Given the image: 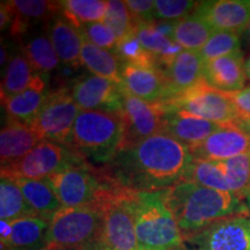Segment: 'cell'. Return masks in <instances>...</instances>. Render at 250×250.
Returning a JSON list of instances; mask_svg holds the SVG:
<instances>
[{"mask_svg":"<svg viewBox=\"0 0 250 250\" xmlns=\"http://www.w3.org/2000/svg\"><path fill=\"white\" fill-rule=\"evenodd\" d=\"M193 156L166 132L121 148L102 166L117 186L134 192L162 191L186 181Z\"/></svg>","mask_w":250,"mask_h":250,"instance_id":"1","label":"cell"},{"mask_svg":"<svg viewBox=\"0 0 250 250\" xmlns=\"http://www.w3.org/2000/svg\"><path fill=\"white\" fill-rule=\"evenodd\" d=\"M164 196L166 205L183 234L184 241L220 219L250 213L248 206L239 196L191 181H182L164 190Z\"/></svg>","mask_w":250,"mask_h":250,"instance_id":"2","label":"cell"},{"mask_svg":"<svg viewBox=\"0 0 250 250\" xmlns=\"http://www.w3.org/2000/svg\"><path fill=\"white\" fill-rule=\"evenodd\" d=\"M124 132V120L121 114L81 110L66 146L88 164L105 166L121 149Z\"/></svg>","mask_w":250,"mask_h":250,"instance_id":"3","label":"cell"},{"mask_svg":"<svg viewBox=\"0 0 250 250\" xmlns=\"http://www.w3.org/2000/svg\"><path fill=\"white\" fill-rule=\"evenodd\" d=\"M139 250H175L184 236L165 202L164 190L130 192Z\"/></svg>","mask_w":250,"mask_h":250,"instance_id":"4","label":"cell"},{"mask_svg":"<svg viewBox=\"0 0 250 250\" xmlns=\"http://www.w3.org/2000/svg\"><path fill=\"white\" fill-rule=\"evenodd\" d=\"M46 180L62 208L104 203L124 189L110 179L104 168L90 164L68 167Z\"/></svg>","mask_w":250,"mask_h":250,"instance_id":"5","label":"cell"},{"mask_svg":"<svg viewBox=\"0 0 250 250\" xmlns=\"http://www.w3.org/2000/svg\"><path fill=\"white\" fill-rule=\"evenodd\" d=\"M105 203L62 208L49 221L46 246L55 250H83L99 242Z\"/></svg>","mask_w":250,"mask_h":250,"instance_id":"6","label":"cell"},{"mask_svg":"<svg viewBox=\"0 0 250 250\" xmlns=\"http://www.w3.org/2000/svg\"><path fill=\"white\" fill-rule=\"evenodd\" d=\"M186 181L245 199L250 192V153L221 161L193 159Z\"/></svg>","mask_w":250,"mask_h":250,"instance_id":"7","label":"cell"},{"mask_svg":"<svg viewBox=\"0 0 250 250\" xmlns=\"http://www.w3.org/2000/svg\"><path fill=\"white\" fill-rule=\"evenodd\" d=\"M159 104L165 112H180L217 124L232 123L239 120L228 94L212 88L204 79L187 92Z\"/></svg>","mask_w":250,"mask_h":250,"instance_id":"8","label":"cell"},{"mask_svg":"<svg viewBox=\"0 0 250 250\" xmlns=\"http://www.w3.org/2000/svg\"><path fill=\"white\" fill-rule=\"evenodd\" d=\"M86 164L88 162L68 146L42 140L22 159L8 167L1 168V176L43 180L68 167Z\"/></svg>","mask_w":250,"mask_h":250,"instance_id":"9","label":"cell"},{"mask_svg":"<svg viewBox=\"0 0 250 250\" xmlns=\"http://www.w3.org/2000/svg\"><path fill=\"white\" fill-rule=\"evenodd\" d=\"M80 111L70 88L59 87L49 93L42 109L29 125L41 140L67 145Z\"/></svg>","mask_w":250,"mask_h":250,"instance_id":"10","label":"cell"},{"mask_svg":"<svg viewBox=\"0 0 250 250\" xmlns=\"http://www.w3.org/2000/svg\"><path fill=\"white\" fill-rule=\"evenodd\" d=\"M130 190L122 189L108 199L100 241L108 250H139Z\"/></svg>","mask_w":250,"mask_h":250,"instance_id":"11","label":"cell"},{"mask_svg":"<svg viewBox=\"0 0 250 250\" xmlns=\"http://www.w3.org/2000/svg\"><path fill=\"white\" fill-rule=\"evenodd\" d=\"M192 250H250L249 215L220 219L186 239Z\"/></svg>","mask_w":250,"mask_h":250,"instance_id":"12","label":"cell"},{"mask_svg":"<svg viewBox=\"0 0 250 250\" xmlns=\"http://www.w3.org/2000/svg\"><path fill=\"white\" fill-rule=\"evenodd\" d=\"M122 87L125 132L122 147L134 145L148 137L162 132L165 110L159 103H149L137 98Z\"/></svg>","mask_w":250,"mask_h":250,"instance_id":"13","label":"cell"},{"mask_svg":"<svg viewBox=\"0 0 250 250\" xmlns=\"http://www.w3.org/2000/svg\"><path fill=\"white\" fill-rule=\"evenodd\" d=\"M72 98L81 110L107 111L121 114L123 111L122 87L120 83L95 74H85L71 85Z\"/></svg>","mask_w":250,"mask_h":250,"instance_id":"14","label":"cell"},{"mask_svg":"<svg viewBox=\"0 0 250 250\" xmlns=\"http://www.w3.org/2000/svg\"><path fill=\"white\" fill-rule=\"evenodd\" d=\"M193 159L221 161L250 153V131L239 120L221 124L204 142L190 149Z\"/></svg>","mask_w":250,"mask_h":250,"instance_id":"15","label":"cell"},{"mask_svg":"<svg viewBox=\"0 0 250 250\" xmlns=\"http://www.w3.org/2000/svg\"><path fill=\"white\" fill-rule=\"evenodd\" d=\"M193 14L215 31H230L241 36L250 22V0L199 1Z\"/></svg>","mask_w":250,"mask_h":250,"instance_id":"16","label":"cell"},{"mask_svg":"<svg viewBox=\"0 0 250 250\" xmlns=\"http://www.w3.org/2000/svg\"><path fill=\"white\" fill-rule=\"evenodd\" d=\"M122 86L127 92L149 103H162L170 98L167 77L160 68L122 64Z\"/></svg>","mask_w":250,"mask_h":250,"instance_id":"17","label":"cell"},{"mask_svg":"<svg viewBox=\"0 0 250 250\" xmlns=\"http://www.w3.org/2000/svg\"><path fill=\"white\" fill-rule=\"evenodd\" d=\"M245 62L242 51L204 62L203 79L212 88L220 92H239L246 88Z\"/></svg>","mask_w":250,"mask_h":250,"instance_id":"18","label":"cell"},{"mask_svg":"<svg viewBox=\"0 0 250 250\" xmlns=\"http://www.w3.org/2000/svg\"><path fill=\"white\" fill-rule=\"evenodd\" d=\"M13 11V20L9 33L13 39L21 40L28 33L33 23H49L62 13L61 1L46 0H11L8 1Z\"/></svg>","mask_w":250,"mask_h":250,"instance_id":"19","label":"cell"},{"mask_svg":"<svg viewBox=\"0 0 250 250\" xmlns=\"http://www.w3.org/2000/svg\"><path fill=\"white\" fill-rule=\"evenodd\" d=\"M42 142L29 124L7 118L0 131L1 168L15 164Z\"/></svg>","mask_w":250,"mask_h":250,"instance_id":"20","label":"cell"},{"mask_svg":"<svg viewBox=\"0 0 250 250\" xmlns=\"http://www.w3.org/2000/svg\"><path fill=\"white\" fill-rule=\"evenodd\" d=\"M220 125L180 112H166L162 132L169 134L189 149H192L218 130Z\"/></svg>","mask_w":250,"mask_h":250,"instance_id":"21","label":"cell"},{"mask_svg":"<svg viewBox=\"0 0 250 250\" xmlns=\"http://www.w3.org/2000/svg\"><path fill=\"white\" fill-rule=\"evenodd\" d=\"M45 26L46 33L62 64L72 68L80 67L83 39L79 30L72 26L62 13L55 17Z\"/></svg>","mask_w":250,"mask_h":250,"instance_id":"22","label":"cell"},{"mask_svg":"<svg viewBox=\"0 0 250 250\" xmlns=\"http://www.w3.org/2000/svg\"><path fill=\"white\" fill-rule=\"evenodd\" d=\"M45 80L36 74L33 83L23 92L1 101L7 118L30 124L37 116L49 96Z\"/></svg>","mask_w":250,"mask_h":250,"instance_id":"23","label":"cell"},{"mask_svg":"<svg viewBox=\"0 0 250 250\" xmlns=\"http://www.w3.org/2000/svg\"><path fill=\"white\" fill-rule=\"evenodd\" d=\"M203 70L204 61L199 52L190 50L181 51L165 71L170 89L169 99L187 92L201 83Z\"/></svg>","mask_w":250,"mask_h":250,"instance_id":"24","label":"cell"},{"mask_svg":"<svg viewBox=\"0 0 250 250\" xmlns=\"http://www.w3.org/2000/svg\"><path fill=\"white\" fill-rule=\"evenodd\" d=\"M12 234L1 250H41L46 246L49 221L31 215L11 221Z\"/></svg>","mask_w":250,"mask_h":250,"instance_id":"25","label":"cell"},{"mask_svg":"<svg viewBox=\"0 0 250 250\" xmlns=\"http://www.w3.org/2000/svg\"><path fill=\"white\" fill-rule=\"evenodd\" d=\"M13 179V177H12ZM37 217L50 221L62 208L48 180L14 179Z\"/></svg>","mask_w":250,"mask_h":250,"instance_id":"26","label":"cell"},{"mask_svg":"<svg viewBox=\"0 0 250 250\" xmlns=\"http://www.w3.org/2000/svg\"><path fill=\"white\" fill-rule=\"evenodd\" d=\"M80 62L81 66L86 67L89 73L122 85V62L114 51L99 48L83 40Z\"/></svg>","mask_w":250,"mask_h":250,"instance_id":"27","label":"cell"},{"mask_svg":"<svg viewBox=\"0 0 250 250\" xmlns=\"http://www.w3.org/2000/svg\"><path fill=\"white\" fill-rule=\"evenodd\" d=\"M134 35L138 37L140 43L158 61L159 67L166 71L175 57L183 51V48L174 40L159 33L149 22H142L136 26Z\"/></svg>","mask_w":250,"mask_h":250,"instance_id":"28","label":"cell"},{"mask_svg":"<svg viewBox=\"0 0 250 250\" xmlns=\"http://www.w3.org/2000/svg\"><path fill=\"white\" fill-rule=\"evenodd\" d=\"M22 52L35 73L40 76L54 72L61 62L48 33L30 37L22 46Z\"/></svg>","mask_w":250,"mask_h":250,"instance_id":"29","label":"cell"},{"mask_svg":"<svg viewBox=\"0 0 250 250\" xmlns=\"http://www.w3.org/2000/svg\"><path fill=\"white\" fill-rule=\"evenodd\" d=\"M36 74L22 51L12 56L1 81V101L27 89Z\"/></svg>","mask_w":250,"mask_h":250,"instance_id":"30","label":"cell"},{"mask_svg":"<svg viewBox=\"0 0 250 250\" xmlns=\"http://www.w3.org/2000/svg\"><path fill=\"white\" fill-rule=\"evenodd\" d=\"M214 31L210 24L192 13L189 17L176 21L174 41L179 43L184 50L199 52L213 35Z\"/></svg>","mask_w":250,"mask_h":250,"instance_id":"31","label":"cell"},{"mask_svg":"<svg viewBox=\"0 0 250 250\" xmlns=\"http://www.w3.org/2000/svg\"><path fill=\"white\" fill-rule=\"evenodd\" d=\"M31 215L36 214L27 203L15 180L8 176H1L0 179V219L13 221L23 217H31Z\"/></svg>","mask_w":250,"mask_h":250,"instance_id":"32","label":"cell"},{"mask_svg":"<svg viewBox=\"0 0 250 250\" xmlns=\"http://www.w3.org/2000/svg\"><path fill=\"white\" fill-rule=\"evenodd\" d=\"M62 14L74 28L80 30L85 24L100 22L104 19L108 1L104 0H64Z\"/></svg>","mask_w":250,"mask_h":250,"instance_id":"33","label":"cell"},{"mask_svg":"<svg viewBox=\"0 0 250 250\" xmlns=\"http://www.w3.org/2000/svg\"><path fill=\"white\" fill-rule=\"evenodd\" d=\"M115 54L121 59L122 64L134 65L140 67L160 68L158 61L151 52L147 51L134 34L118 41ZM161 70V68H160Z\"/></svg>","mask_w":250,"mask_h":250,"instance_id":"34","label":"cell"},{"mask_svg":"<svg viewBox=\"0 0 250 250\" xmlns=\"http://www.w3.org/2000/svg\"><path fill=\"white\" fill-rule=\"evenodd\" d=\"M103 22L114 31L118 41L134 34L137 26L125 1H120V0L108 1Z\"/></svg>","mask_w":250,"mask_h":250,"instance_id":"35","label":"cell"},{"mask_svg":"<svg viewBox=\"0 0 250 250\" xmlns=\"http://www.w3.org/2000/svg\"><path fill=\"white\" fill-rule=\"evenodd\" d=\"M241 51V39L237 34L230 31H214L208 43L199 51L203 61L210 62L212 59L224 57Z\"/></svg>","mask_w":250,"mask_h":250,"instance_id":"36","label":"cell"},{"mask_svg":"<svg viewBox=\"0 0 250 250\" xmlns=\"http://www.w3.org/2000/svg\"><path fill=\"white\" fill-rule=\"evenodd\" d=\"M198 5L199 1L189 0H155V20H181L191 15Z\"/></svg>","mask_w":250,"mask_h":250,"instance_id":"37","label":"cell"},{"mask_svg":"<svg viewBox=\"0 0 250 250\" xmlns=\"http://www.w3.org/2000/svg\"><path fill=\"white\" fill-rule=\"evenodd\" d=\"M79 33L83 40L88 41L99 48L115 51L117 46L118 40L116 35L103 21L85 24L79 30Z\"/></svg>","mask_w":250,"mask_h":250,"instance_id":"38","label":"cell"},{"mask_svg":"<svg viewBox=\"0 0 250 250\" xmlns=\"http://www.w3.org/2000/svg\"><path fill=\"white\" fill-rule=\"evenodd\" d=\"M136 24L155 20L154 1L152 0H126L125 1Z\"/></svg>","mask_w":250,"mask_h":250,"instance_id":"39","label":"cell"},{"mask_svg":"<svg viewBox=\"0 0 250 250\" xmlns=\"http://www.w3.org/2000/svg\"><path fill=\"white\" fill-rule=\"evenodd\" d=\"M236 109L239 120L250 118V86L235 93H227Z\"/></svg>","mask_w":250,"mask_h":250,"instance_id":"40","label":"cell"},{"mask_svg":"<svg viewBox=\"0 0 250 250\" xmlns=\"http://www.w3.org/2000/svg\"><path fill=\"white\" fill-rule=\"evenodd\" d=\"M155 28L159 33L162 35L167 36L168 39L174 40V30L176 26V21H168V20H154L149 22Z\"/></svg>","mask_w":250,"mask_h":250,"instance_id":"41","label":"cell"},{"mask_svg":"<svg viewBox=\"0 0 250 250\" xmlns=\"http://www.w3.org/2000/svg\"><path fill=\"white\" fill-rule=\"evenodd\" d=\"M12 20H13V11H12L11 6L8 1H1V6H0V28L1 30L9 29Z\"/></svg>","mask_w":250,"mask_h":250,"instance_id":"42","label":"cell"},{"mask_svg":"<svg viewBox=\"0 0 250 250\" xmlns=\"http://www.w3.org/2000/svg\"><path fill=\"white\" fill-rule=\"evenodd\" d=\"M12 224L8 220H0V242L1 246H5L11 237Z\"/></svg>","mask_w":250,"mask_h":250,"instance_id":"43","label":"cell"},{"mask_svg":"<svg viewBox=\"0 0 250 250\" xmlns=\"http://www.w3.org/2000/svg\"><path fill=\"white\" fill-rule=\"evenodd\" d=\"M1 59H0V65H1V68H4V66H7L9 59H8V49L6 44L4 43V40H1Z\"/></svg>","mask_w":250,"mask_h":250,"instance_id":"44","label":"cell"},{"mask_svg":"<svg viewBox=\"0 0 250 250\" xmlns=\"http://www.w3.org/2000/svg\"><path fill=\"white\" fill-rule=\"evenodd\" d=\"M83 250H108V249L105 248L101 242H95L93 243V245H90L89 247H87V248Z\"/></svg>","mask_w":250,"mask_h":250,"instance_id":"45","label":"cell"},{"mask_svg":"<svg viewBox=\"0 0 250 250\" xmlns=\"http://www.w3.org/2000/svg\"><path fill=\"white\" fill-rule=\"evenodd\" d=\"M245 71H246L247 80L250 81V56H249V57L246 58V62H245Z\"/></svg>","mask_w":250,"mask_h":250,"instance_id":"46","label":"cell"},{"mask_svg":"<svg viewBox=\"0 0 250 250\" xmlns=\"http://www.w3.org/2000/svg\"><path fill=\"white\" fill-rule=\"evenodd\" d=\"M241 123L245 125V126L247 127L250 131V118H248V120H239Z\"/></svg>","mask_w":250,"mask_h":250,"instance_id":"47","label":"cell"},{"mask_svg":"<svg viewBox=\"0 0 250 250\" xmlns=\"http://www.w3.org/2000/svg\"><path fill=\"white\" fill-rule=\"evenodd\" d=\"M246 37H247V41H248V43L250 44V22L246 29Z\"/></svg>","mask_w":250,"mask_h":250,"instance_id":"48","label":"cell"},{"mask_svg":"<svg viewBox=\"0 0 250 250\" xmlns=\"http://www.w3.org/2000/svg\"><path fill=\"white\" fill-rule=\"evenodd\" d=\"M245 199H246V204H247V206H248V210L250 212V192L246 196Z\"/></svg>","mask_w":250,"mask_h":250,"instance_id":"49","label":"cell"},{"mask_svg":"<svg viewBox=\"0 0 250 250\" xmlns=\"http://www.w3.org/2000/svg\"><path fill=\"white\" fill-rule=\"evenodd\" d=\"M175 250H192L191 248H188V247L184 245V246H182V247H179V248L177 249H175Z\"/></svg>","mask_w":250,"mask_h":250,"instance_id":"50","label":"cell"},{"mask_svg":"<svg viewBox=\"0 0 250 250\" xmlns=\"http://www.w3.org/2000/svg\"><path fill=\"white\" fill-rule=\"evenodd\" d=\"M41 250H55V249H52V248H50V247H48V246H45L44 248H42Z\"/></svg>","mask_w":250,"mask_h":250,"instance_id":"51","label":"cell"}]
</instances>
